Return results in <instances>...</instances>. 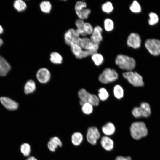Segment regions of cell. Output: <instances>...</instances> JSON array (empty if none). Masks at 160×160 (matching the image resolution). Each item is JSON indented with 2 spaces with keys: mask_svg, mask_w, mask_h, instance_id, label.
Listing matches in <instances>:
<instances>
[{
  "mask_svg": "<svg viewBox=\"0 0 160 160\" xmlns=\"http://www.w3.org/2000/svg\"><path fill=\"white\" fill-rule=\"evenodd\" d=\"M49 71L45 68L39 69L37 71L36 77L38 81L42 84H45L49 81L51 78Z\"/></svg>",
  "mask_w": 160,
  "mask_h": 160,
  "instance_id": "cell-10",
  "label": "cell"
},
{
  "mask_svg": "<svg viewBox=\"0 0 160 160\" xmlns=\"http://www.w3.org/2000/svg\"><path fill=\"white\" fill-rule=\"evenodd\" d=\"M83 140V135L79 132H75L71 135V143L75 146H78L80 145L82 142Z\"/></svg>",
  "mask_w": 160,
  "mask_h": 160,
  "instance_id": "cell-17",
  "label": "cell"
},
{
  "mask_svg": "<svg viewBox=\"0 0 160 160\" xmlns=\"http://www.w3.org/2000/svg\"><path fill=\"white\" fill-rule=\"evenodd\" d=\"M100 136V133L96 127L93 126L88 128L87 133L86 139L89 143L93 145H96L97 140Z\"/></svg>",
  "mask_w": 160,
  "mask_h": 160,
  "instance_id": "cell-8",
  "label": "cell"
},
{
  "mask_svg": "<svg viewBox=\"0 0 160 160\" xmlns=\"http://www.w3.org/2000/svg\"><path fill=\"white\" fill-rule=\"evenodd\" d=\"M80 36L76 29L73 28L69 29L65 33V41L66 44L70 46L71 44L75 43L76 39L80 37Z\"/></svg>",
  "mask_w": 160,
  "mask_h": 160,
  "instance_id": "cell-11",
  "label": "cell"
},
{
  "mask_svg": "<svg viewBox=\"0 0 160 160\" xmlns=\"http://www.w3.org/2000/svg\"><path fill=\"white\" fill-rule=\"evenodd\" d=\"M115 62L120 68L129 71L132 70L136 65L135 61L133 58L122 54L117 56Z\"/></svg>",
  "mask_w": 160,
  "mask_h": 160,
  "instance_id": "cell-2",
  "label": "cell"
},
{
  "mask_svg": "<svg viewBox=\"0 0 160 160\" xmlns=\"http://www.w3.org/2000/svg\"><path fill=\"white\" fill-rule=\"evenodd\" d=\"M95 53V52L90 50L85 49L83 50L77 58V59H81L84 58L90 55H91Z\"/></svg>",
  "mask_w": 160,
  "mask_h": 160,
  "instance_id": "cell-38",
  "label": "cell"
},
{
  "mask_svg": "<svg viewBox=\"0 0 160 160\" xmlns=\"http://www.w3.org/2000/svg\"><path fill=\"white\" fill-rule=\"evenodd\" d=\"M102 28L100 26H96L93 28V32L90 37L91 41L95 43H100L103 40L102 34Z\"/></svg>",
  "mask_w": 160,
  "mask_h": 160,
  "instance_id": "cell-13",
  "label": "cell"
},
{
  "mask_svg": "<svg viewBox=\"0 0 160 160\" xmlns=\"http://www.w3.org/2000/svg\"><path fill=\"white\" fill-rule=\"evenodd\" d=\"M47 146L48 149L51 152H54L56 149L55 146L50 140L47 143Z\"/></svg>",
  "mask_w": 160,
  "mask_h": 160,
  "instance_id": "cell-40",
  "label": "cell"
},
{
  "mask_svg": "<svg viewBox=\"0 0 160 160\" xmlns=\"http://www.w3.org/2000/svg\"><path fill=\"white\" fill-rule=\"evenodd\" d=\"M87 4L84 1H78L75 3L74 9L75 12L79 11L81 9L87 8Z\"/></svg>",
  "mask_w": 160,
  "mask_h": 160,
  "instance_id": "cell-36",
  "label": "cell"
},
{
  "mask_svg": "<svg viewBox=\"0 0 160 160\" xmlns=\"http://www.w3.org/2000/svg\"><path fill=\"white\" fill-rule=\"evenodd\" d=\"M91 58L95 64L97 66L101 65L104 61V58L102 55L97 52H95L92 55Z\"/></svg>",
  "mask_w": 160,
  "mask_h": 160,
  "instance_id": "cell-24",
  "label": "cell"
},
{
  "mask_svg": "<svg viewBox=\"0 0 160 160\" xmlns=\"http://www.w3.org/2000/svg\"><path fill=\"white\" fill-rule=\"evenodd\" d=\"M100 144L102 147L108 151H111L114 147L113 140L108 136H104L102 137Z\"/></svg>",
  "mask_w": 160,
  "mask_h": 160,
  "instance_id": "cell-14",
  "label": "cell"
},
{
  "mask_svg": "<svg viewBox=\"0 0 160 160\" xmlns=\"http://www.w3.org/2000/svg\"><path fill=\"white\" fill-rule=\"evenodd\" d=\"M118 76V73L115 70L107 68L100 75L98 79L101 82L107 84L115 81Z\"/></svg>",
  "mask_w": 160,
  "mask_h": 160,
  "instance_id": "cell-4",
  "label": "cell"
},
{
  "mask_svg": "<svg viewBox=\"0 0 160 160\" xmlns=\"http://www.w3.org/2000/svg\"><path fill=\"white\" fill-rule=\"evenodd\" d=\"M36 88V84L34 81L32 80H29L25 85L24 92L26 94L32 93L35 91Z\"/></svg>",
  "mask_w": 160,
  "mask_h": 160,
  "instance_id": "cell-19",
  "label": "cell"
},
{
  "mask_svg": "<svg viewBox=\"0 0 160 160\" xmlns=\"http://www.w3.org/2000/svg\"><path fill=\"white\" fill-rule=\"evenodd\" d=\"M70 46L71 52L77 58L80 54L83 49L79 45L74 43L71 44Z\"/></svg>",
  "mask_w": 160,
  "mask_h": 160,
  "instance_id": "cell-27",
  "label": "cell"
},
{
  "mask_svg": "<svg viewBox=\"0 0 160 160\" xmlns=\"http://www.w3.org/2000/svg\"><path fill=\"white\" fill-rule=\"evenodd\" d=\"M100 43H95L91 41L85 47L84 49L97 52L99 47Z\"/></svg>",
  "mask_w": 160,
  "mask_h": 160,
  "instance_id": "cell-29",
  "label": "cell"
},
{
  "mask_svg": "<svg viewBox=\"0 0 160 160\" xmlns=\"http://www.w3.org/2000/svg\"><path fill=\"white\" fill-rule=\"evenodd\" d=\"M114 24L113 21L109 18L105 19L104 21V27L107 31H112L114 28Z\"/></svg>",
  "mask_w": 160,
  "mask_h": 160,
  "instance_id": "cell-32",
  "label": "cell"
},
{
  "mask_svg": "<svg viewBox=\"0 0 160 160\" xmlns=\"http://www.w3.org/2000/svg\"><path fill=\"white\" fill-rule=\"evenodd\" d=\"M14 8L18 12H22L26 9L27 5L23 1L17 0L15 1L13 4Z\"/></svg>",
  "mask_w": 160,
  "mask_h": 160,
  "instance_id": "cell-22",
  "label": "cell"
},
{
  "mask_svg": "<svg viewBox=\"0 0 160 160\" xmlns=\"http://www.w3.org/2000/svg\"><path fill=\"white\" fill-rule=\"evenodd\" d=\"M39 7L41 11L43 13L48 14L51 11L52 6L51 2L47 0L43 1L39 4Z\"/></svg>",
  "mask_w": 160,
  "mask_h": 160,
  "instance_id": "cell-20",
  "label": "cell"
},
{
  "mask_svg": "<svg viewBox=\"0 0 160 160\" xmlns=\"http://www.w3.org/2000/svg\"><path fill=\"white\" fill-rule=\"evenodd\" d=\"M130 131L132 137L136 140L140 139L146 136L148 133L145 124L140 121L132 123L130 128Z\"/></svg>",
  "mask_w": 160,
  "mask_h": 160,
  "instance_id": "cell-1",
  "label": "cell"
},
{
  "mask_svg": "<svg viewBox=\"0 0 160 160\" xmlns=\"http://www.w3.org/2000/svg\"><path fill=\"white\" fill-rule=\"evenodd\" d=\"M81 110L84 114L87 115L90 114L93 111V105L89 103H85L82 106Z\"/></svg>",
  "mask_w": 160,
  "mask_h": 160,
  "instance_id": "cell-31",
  "label": "cell"
},
{
  "mask_svg": "<svg viewBox=\"0 0 160 160\" xmlns=\"http://www.w3.org/2000/svg\"><path fill=\"white\" fill-rule=\"evenodd\" d=\"M113 92L115 97L117 99H120L123 97L124 90L120 85H116L114 87Z\"/></svg>",
  "mask_w": 160,
  "mask_h": 160,
  "instance_id": "cell-25",
  "label": "cell"
},
{
  "mask_svg": "<svg viewBox=\"0 0 160 160\" xmlns=\"http://www.w3.org/2000/svg\"><path fill=\"white\" fill-rule=\"evenodd\" d=\"M149 16L150 17L148 20V24L151 25L156 24L159 21V17L154 12H150Z\"/></svg>",
  "mask_w": 160,
  "mask_h": 160,
  "instance_id": "cell-34",
  "label": "cell"
},
{
  "mask_svg": "<svg viewBox=\"0 0 160 160\" xmlns=\"http://www.w3.org/2000/svg\"><path fill=\"white\" fill-rule=\"evenodd\" d=\"M49 140L52 143L56 149L58 147H61L62 146V142L58 137H52L50 138Z\"/></svg>",
  "mask_w": 160,
  "mask_h": 160,
  "instance_id": "cell-35",
  "label": "cell"
},
{
  "mask_svg": "<svg viewBox=\"0 0 160 160\" xmlns=\"http://www.w3.org/2000/svg\"><path fill=\"white\" fill-rule=\"evenodd\" d=\"M31 150V146L28 143H24L20 146V152L25 156L27 157L29 156Z\"/></svg>",
  "mask_w": 160,
  "mask_h": 160,
  "instance_id": "cell-26",
  "label": "cell"
},
{
  "mask_svg": "<svg viewBox=\"0 0 160 160\" xmlns=\"http://www.w3.org/2000/svg\"><path fill=\"white\" fill-rule=\"evenodd\" d=\"M11 68L10 64L4 57L0 55V76H6Z\"/></svg>",
  "mask_w": 160,
  "mask_h": 160,
  "instance_id": "cell-15",
  "label": "cell"
},
{
  "mask_svg": "<svg viewBox=\"0 0 160 160\" xmlns=\"http://www.w3.org/2000/svg\"><path fill=\"white\" fill-rule=\"evenodd\" d=\"M102 130L105 136H110L113 135L115 132V127L112 123L108 122L102 127Z\"/></svg>",
  "mask_w": 160,
  "mask_h": 160,
  "instance_id": "cell-16",
  "label": "cell"
},
{
  "mask_svg": "<svg viewBox=\"0 0 160 160\" xmlns=\"http://www.w3.org/2000/svg\"><path fill=\"white\" fill-rule=\"evenodd\" d=\"M78 95L80 100V104L81 106L86 103H89L94 106H97L99 104L98 97L96 95L89 93L84 89L79 90Z\"/></svg>",
  "mask_w": 160,
  "mask_h": 160,
  "instance_id": "cell-3",
  "label": "cell"
},
{
  "mask_svg": "<svg viewBox=\"0 0 160 160\" xmlns=\"http://www.w3.org/2000/svg\"><path fill=\"white\" fill-rule=\"evenodd\" d=\"M85 22L83 20L78 18L75 22V25L77 28H83Z\"/></svg>",
  "mask_w": 160,
  "mask_h": 160,
  "instance_id": "cell-39",
  "label": "cell"
},
{
  "mask_svg": "<svg viewBox=\"0 0 160 160\" xmlns=\"http://www.w3.org/2000/svg\"><path fill=\"white\" fill-rule=\"evenodd\" d=\"M101 8L102 11L107 13L111 12L113 9L112 3L109 1L103 4L102 5Z\"/></svg>",
  "mask_w": 160,
  "mask_h": 160,
  "instance_id": "cell-30",
  "label": "cell"
},
{
  "mask_svg": "<svg viewBox=\"0 0 160 160\" xmlns=\"http://www.w3.org/2000/svg\"><path fill=\"white\" fill-rule=\"evenodd\" d=\"M127 43L129 47L134 49L139 48L141 44V39L140 35L137 33H131L127 38Z\"/></svg>",
  "mask_w": 160,
  "mask_h": 160,
  "instance_id": "cell-9",
  "label": "cell"
},
{
  "mask_svg": "<svg viewBox=\"0 0 160 160\" xmlns=\"http://www.w3.org/2000/svg\"><path fill=\"white\" fill-rule=\"evenodd\" d=\"M145 45L152 55L157 56L160 55V40L154 39H148L145 41Z\"/></svg>",
  "mask_w": 160,
  "mask_h": 160,
  "instance_id": "cell-7",
  "label": "cell"
},
{
  "mask_svg": "<svg viewBox=\"0 0 160 160\" xmlns=\"http://www.w3.org/2000/svg\"><path fill=\"white\" fill-rule=\"evenodd\" d=\"M115 160H132L130 156L124 157L122 156H117Z\"/></svg>",
  "mask_w": 160,
  "mask_h": 160,
  "instance_id": "cell-42",
  "label": "cell"
},
{
  "mask_svg": "<svg viewBox=\"0 0 160 160\" xmlns=\"http://www.w3.org/2000/svg\"><path fill=\"white\" fill-rule=\"evenodd\" d=\"M98 97L102 101L106 100L109 97V93L107 90L104 88H101L98 90Z\"/></svg>",
  "mask_w": 160,
  "mask_h": 160,
  "instance_id": "cell-28",
  "label": "cell"
},
{
  "mask_svg": "<svg viewBox=\"0 0 160 160\" xmlns=\"http://www.w3.org/2000/svg\"><path fill=\"white\" fill-rule=\"evenodd\" d=\"M3 41L0 38V47L2 44Z\"/></svg>",
  "mask_w": 160,
  "mask_h": 160,
  "instance_id": "cell-45",
  "label": "cell"
},
{
  "mask_svg": "<svg viewBox=\"0 0 160 160\" xmlns=\"http://www.w3.org/2000/svg\"><path fill=\"white\" fill-rule=\"evenodd\" d=\"M50 60L53 64H61L63 61V58L61 55L57 52H52L50 55Z\"/></svg>",
  "mask_w": 160,
  "mask_h": 160,
  "instance_id": "cell-18",
  "label": "cell"
},
{
  "mask_svg": "<svg viewBox=\"0 0 160 160\" xmlns=\"http://www.w3.org/2000/svg\"><path fill=\"white\" fill-rule=\"evenodd\" d=\"M90 39L85 36L79 37L76 40L75 44L80 47L82 49H84L85 47L91 41Z\"/></svg>",
  "mask_w": 160,
  "mask_h": 160,
  "instance_id": "cell-23",
  "label": "cell"
},
{
  "mask_svg": "<svg viewBox=\"0 0 160 160\" xmlns=\"http://www.w3.org/2000/svg\"><path fill=\"white\" fill-rule=\"evenodd\" d=\"M0 101L4 107L9 110H15L18 108V103L9 97H1L0 98Z\"/></svg>",
  "mask_w": 160,
  "mask_h": 160,
  "instance_id": "cell-12",
  "label": "cell"
},
{
  "mask_svg": "<svg viewBox=\"0 0 160 160\" xmlns=\"http://www.w3.org/2000/svg\"><path fill=\"white\" fill-rule=\"evenodd\" d=\"M123 76L129 83L135 87H142L144 85L142 77L137 72H124L123 73Z\"/></svg>",
  "mask_w": 160,
  "mask_h": 160,
  "instance_id": "cell-5",
  "label": "cell"
},
{
  "mask_svg": "<svg viewBox=\"0 0 160 160\" xmlns=\"http://www.w3.org/2000/svg\"><path fill=\"white\" fill-rule=\"evenodd\" d=\"M26 160H38L37 159L33 156L28 157Z\"/></svg>",
  "mask_w": 160,
  "mask_h": 160,
  "instance_id": "cell-43",
  "label": "cell"
},
{
  "mask_svg": "<svg viewBox=\"0 0 160 160\" xmlns=\"http://www.w3.org/2000/svg\"><path fill=\"white\" fill-rule=\"evenodd\" d=\"M132 113L133 116L137 118L149 117L151 114L149 105L146 102L141 103L140 106L134 108L132 111Z\"/></svg>",
  "mask_w": 160,
  "mask_h": 160,
  "instance_id": "cell-6",
  "label": "cell"
},
{
  "mask_svg": "<svg viewBox=\"0 0 160 160\" xmlns=\"http://www.w3.org/2000/svg\"><path fill=\"white\" fill-rule=\"evenodd\" d=\"M76 30L80 36L81 35L83 37H85L87 35L83 28H77Z\"/></svg>",
  "mask_w": 160,
  "mask_h": 160,
  "instance_id": "cell-41",
  "label": "cell"
},
{
  "mask_svg": "<svg viewBox=\"0 0 160 160\" xmlns=\"http://www.w3.org/2000/svg\"><path fill=\"white\" fill-rule=\"evenodd\" d=\"M91 12L90 9L86 8L75 12L79 18L84 20L88 18Z\"/></svg>",
  "mask_w": 160,
  "mask_h": 160,
  "instance_id": "cell-21",
  "label": "cell"
},
{
  "mask_svg": "<svg viewBox=\"0 0 160 160\" xmlns=\"http://www.w3.org/2000/svg\"><path fill=\"white\" fill-rule=\"evenodd\" d=\"M130 11L135 13H138L141 11V6L139 3L136 1H134L130 6Z\"/></svg>",
  "mask_w": 160,
  "mask_h": 160,
  "instance_id": "cell-33",
  "label": "cell"
},
{
  "mask_svg": "<svg viewBox=\"0 0 160 160\" xmlns=\"http://www.w3.org/2000/svg\"><path fill=\"white\" fill-rule=\"evenodd\" d=\"M3 29L2 27L0 25V34H2L3 32Z\"/></svg>",
  "mask_w": 160,
  "mask_h": 160,
  "instance_id": "cell-44",
  "label": "cell"
},
{
  "mask_svg": "<svg viewBox=\"0 0 160 160\" xmlns=\"http://www.w3.org/2000/svg\"><path fill=\"white\" fill-rule=\"evenodd\" d=\"M83 28L87 35H91L93 32L94 28L90 23L85 22Z\"/></svg>",
  "mask_w": 160,
  "mask_h": 160,
  "instance_id": "cell-37",
  "label": "cell"
}]
</instances>
